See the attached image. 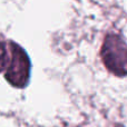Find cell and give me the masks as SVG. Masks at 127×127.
Returning <instances> with one entry per match:
<instances>
[{
    "mask_svg": "<svg viewBox=\"0 0 127 127\" xmlns=\"http://www.w3.org/2000/svg\"><path fill=\"white\" fill-rule=\"evenodd\" d=\"M101 58L105 67L115 76H127V44L121 36L109 33L101 47Z\"/></svg>",
    "mask_w": 127,
    "mask_h": 127,
    "instance_id": "cell-1",
    "label": "cell"
},
{
    "mask_svg": "<svg viewBox=\"0 0 127 127\" xmlns=\"http://www.w3.org/2000/svg\"><path fill=\"white\" fill-rule=\"evenodd\" d=\"M10 60L6 68L4 78L10 85L17 88H24L28 85L30 78L31 63L24 48L16 42H9Z\"/></svg>",
    "mask_w": 127,
    "mask_h": 127,
    "instance_id": "cell-2",
    "label": "cell"
},
{
    "mask_svg": "<svg viewBox=\"0 0 127 127\" xmlns=\"http://www.w3.org/2000/svg\"><path fill=\"white\" fill-rule=\"evenodd\" d=\"M8 64H9V57H8V53H7L6 45H4L3 41L0 40V72L6 69Z\"/></svg>",
    "mask_w": 127,
    "mask_h": 127,
    "instance_id": "cell-3",
    "label": "cell"
}]
</instances>
